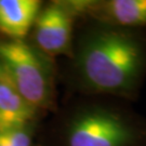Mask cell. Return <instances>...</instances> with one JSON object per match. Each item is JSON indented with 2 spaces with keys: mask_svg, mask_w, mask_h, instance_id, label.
Instances as JSON below:
<instances>
[{
  "mask_svg": "<svg viewBox=\"0 0 146 146\" xmlns=\"http://www.w3.org/2000/svg\"><path fill=\"white\" fill-rule=\"evenodd\" d=\"M3 68L24 100L33 107L49 102L50 80L47 67L35 52L23 42L0 43Z\"/></svg>",
  "mask_w": 146,
  "mask_h": 146,
  "instance_id": "cell-3",
  "label": "cell"
},
{
  "mask_svg": "<svg viewBox=\"0 0 146 146\" xmlns=\"http://www.w3.org/2000/svg\"><path fill=\"white\" fill-rule=\"evenodd\" d=\"M79 14L122 28H146V0H103L74 2Z\"/></svg>",
  "mask_w": 146,
  "mask_h": 146,
  "instance_id": "cell-5",
  "label": "cell"
},
{
  "mask_svg": "<svg viewBox=\"0 0 146 146\" xmlns=\"http://www.w3.org/2000/svg\"><path fill=\"white\" fill-rule=\"evenodd\" d=\"M5 68H0V132L21 129L34 115Z\"/></svg>",
  "mask_w": 146,
  "mask_h": 146,
  "instance_id": "cell-6",
  "label": "cell"
},
{
  "mask_svg": "<svg viewBox=\"0 0 146 146\" xmlns=\"http://www.w3.org/2000/svg\"><path fill=\"white\" fill-rule=\"evenodd\" d=\"M107 101L79 106L63 128V146H146V118L131 103Z\"/></svg>",
  "mask_w": 146,
  "mask_h": 146,
  "instance_id": "cell-2",
  "label": "cell"
},
{
  "mask_svg": "<svg viewBox=\"0 0 146 146\" xmlns=\"http://www.w3.org/2000/svg\"><path fill=\"white\" fill-rule=\"evenodd\" d=\"M0 146H15L14 144H12L2 132H0Z\"/></svg>",
  "mask_w": 146,
  "mask_h": 146,
  "instance_id": "cell-9",
  "label": "cell"
},
{
  "mask_svg": "<svg viewBox=\"0 0 146 146\" xmlns=\"http://www.w3.org/2000/svg\"><path fill=\"white\" fill-rule=\"evenodd\" d=\"M5 136L15 146H31V141L29 135L21 129H13V130L3 131Z\"/></svg>",
  "mask_w": 146,
  "mask_h": 146,
  "instance_id": "cell-8",
  "label": "cell"
},
{
  "mask_svg": "<svg viewBox=\"0 0 146 146\" xmlns=\"http://www.w3.org/2000/svg\"><path fill=\"white\" fill-rule=\"evenodd\" d=\"M39 11L38 0H0V31L19 41L27 35Z\"/></svg>",
  "mask_w": 146,
  "mask_h": 146,
  "instance_id": "cell-7",
  "label": "cell"
},
{
  "mask_svg": "<svg viewBox=\"0 0 146 146\" xmlns=\"http://www.w3.org/2000/svg\"><path fill=\"white\" fill-rule=\"evenodd\" d=\"M77 13L70 2H52L36 19V41L49 55L67 54L72 50L74 22Z\"/></svg>",
  "mask_w": 146,
  "mask_h": 146,
  "instance_id": "cell-4",
  "label": "cell"
},
{
  "mask_svg": "<svg viewBox=\"0 0 146 146\" xmlns=\"http://www.w3.org/2000/svg\"><path fill=\"white\" fill-rule=\"evenodd\" d=\"M94 22L80 38L75 54L77 80L90 93L132 103L146 80V28Z\"/></svg>",
  "mask_w": 146,
  "mask_h": 146,
  "instance_id": "cell-1",
  "label": "cell"
}]
</instances>
